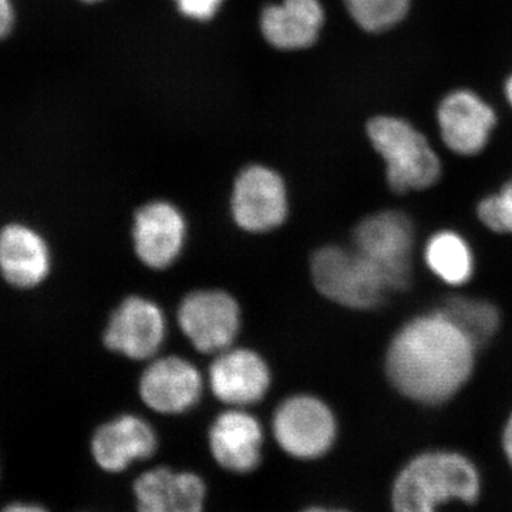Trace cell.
<instances>
[{
  "label": "cell",
  "mask_w": 512,
  "mask_h": 512,
  "mask_svg": "<svg viewBox=\"0 0 512 512\" xmlns=\"http://www.w3.org/2000/svg\"><path fill=\"white\" fill-rule=\"evenodd\" d=\"M478 218L497 234H512V180L478 204Z\"/></svg>",
  "instance_id": "obj_22"
},
{
  "label": "cell",
  "mask_w": 512,
  "mask_h": 512,
  "mask_svg": "<svg viewBox=\"0 0 512 512\" xmlns=\"http://www.w3.org/2000/svg\"><path fill=\"white\" fill-rule=\"evenodd\" d=\"M476 349L443 311L417 316L394 335L386 372L394 389L423 406H439L470 379Z\"/></svg>",
  "instance_id": "obj_1"
},
{
  "label": "cell",
  "mask_w": 512,
  "mask_h": 512,
  "mask_svg": "<svg viewBox=\"0 0 512 512\" xmlns=\"http://www.w3.org/2000/svg\"><path fill=\"white\" fill-rule=\"evenodd\" d=\"M313 284L329 301L367 311L382 305L390 291L382 272L355 248L323 247L311 259Z\"/></svg>",
  "instance_id": "obj_4"
},
{
  "label": "cell",
  "mask_w": 512,
  "mask_h": 512,
  "mask_svg": "<svg viewBox=\"0 0 512 512\" xmlns=\"http://www.w3.org/2000/svg\"><path fill=\"white\" fill-rule=\"evenodd\" d=\"M16 10L13 0H0V40L10 35L15 26Z\"/></svg>",
  "instance_id": "obj_24"
},
{
  "label": "cell",
  "mask_w": 512,
  "mask_h": 512,
  "mask_svg": "<svg viewBox=\"0 0 512 512\" xmlns=\"http://www.w3.org/2000/svg\"><path fill=\"white\" fill-rule=\"evenodd\" d=\"M181 332L201 353L231 348L241 329V309L229 293L218 289L191 292L177 313Z\"/></svg>",
  "instance_id": "obj_7"
},
{
  "label": "cell",
  "mask_w": 512,
  "mask_h": 512,
  "mask_svg": "<svg viewBox=\"0 0 512 512\" xmlns=\"http://www.w3.org/2000/svg\"><path fill=\"white\" fill-rule=\"evenodd\" d=\"M505 96H507L508 103L512 106V76L508 79V82L505 83Z\"/></svg>",
  "instance_id": "obj_28"
},
{
  "label": "cell",
  "mask_w": 512,
  "mask_h": 512,
  "mask_svg": "<svg viewBox=\"0 0 512 512\" xmlns=\"http://www.w3.org/2000/svg\"><path fill=\"white\" fill-rule=\"evenodd\" d=\"M200 370L178 356L154 360L141 375L138 392L153 412L174 416L191 410L202 396Z\"/></svg>",
  "instance_id": "obj_13"
},
{
  "label": "cell",
  "mask_w": 512,
  "mask_h": 512,
  "mask_svg": "<svg viewBox=\"0 0 512 512\" xmlns=\"http://www.w3.org/2000/svg\"><path fill=\"white\" fill-rule=\"evenodd\" d=\"M299 512H352L349 510H345V508L340 507H330V505H309V507L303 508L302 511Z\"/></svg>",
  "instance_id": "obj_27"
},
{
  "label": "cell",
  "mask_w": 512,
  "mask_h": 512,
  "mask_svg": "<svg viewBox=\"0 0 512 512\" xmlns=\"http://www.w3.org/2000/svg\"><path fill=\"white\" fill-rule=\"evenodd\" d=\"M352 18L367 32L379 33L402 22L410 0H345Z\"/></svg>",
  "instance_id": "obj_21"
},
{
  "label": "cell",
  "mask_w": 512,
  "mask_h": 512,
  "mask_svg": "<svg viewBox=\"0 0 512 512\" xmlns=\"http://www.w3.org/2000/svg\"><path fill=\"white\" fill-rule=\"evenodd\" d=\"M208 382L220 402L242 409L264 399L271 387V370L254 350L228 348L212 362Z\"/></svg>",
  "instance_id": "obj_15"
},
{
  "label": "cell",
  "mask_w": 512,
  "mask_h": 512,
  "mask_svg": "<svg viewBox=\"0 0 512 512\" xmlns=\"http://www.w3.org/2000/svg\"><path fill=\"white\" fill-rule=\"evenodd\" d=\"M167 322L160 306L143 296H128L114 309L104 330V346L133 360L151 359L163 346Z\"/></svg>",
  "instance_id": "obj_9"
},
{
  "label": "cell",
  "mask_w": 512,
  "mask_h": 512,
  "mask_svg": "<svg viewBox=\"0 0 512 512\" xmlns=\"http://www.w3.org/2000/svg\"><path fill=\"white\" fill-rule=\"evenodd\" d=\"M503 450L505 457H507L508 463L512 468V413L508 417L507 423H505L503 433Z\"/></svg>",
  "instance_id": "obj_26"
},
{
  "label": "cell",
  "mask_w": 512,
  "mask_h": 512,
  "mask_svg": "<svg viewBox=\"0 0 512 512\" xmlns=\"http://www.w3.org/2000/svg\"><path fill=\"white\" fill-rule=\"evenodd\" d=\"M53 258L47 239L22 222L0 228V275L6 284L29 291L45 284Z\"/></svg>",
  "instance_id": "obj_16"
},
{
  "label": "cell",
  "mask_w": 512,
  "mask_h": 512,
  "mask_svg": "<svg viewBox=\"0 0 512 512\" xmlns=\"http://www.w3.org/2000/svg\"><path fill=\"white\" fill-rule=\"evenodd\" d=\"M272 434L286 456L298 461H315L335 446L338 420L323 400L298 394L284 400L275 410Z\"/></svg>",
  "instance_id": "obj_5"
},
{
  "label": "cell",
  "mask_w": 512,
  "mask_h": 512,
  "mask_svg": "<svg viewBox=\"0 0 512 512\" xmlns=\"http://www.w3.org/2000/svg\"><path fill=\"white\" fill-rule=\"evenodd\" d=\"M83 2L94 3V2H100V0H83Z\"/></svg>",
  "instance_id": "obj_29"
},
{
  "label": "cell",
  "mask_w": 512,
  "mask_h": 512,
  "mask_svg": "<svg viewBox=\"0 0 512 512\" xmlns=\"http://www.w3.org/2000/svg\"><path fill=\"white\" fill-rule=\"evenodd\" d=\"M481 477L470 458L450 450L413 457L394 478L393 512H440L451 503H476Z\"/></svg>",
  "instance_id": "obj_2"
},
{
  "label": "cell",
  "mask_w": 512,
  "mask_h": 512,
  "mask_svg": "<svg viewBox=\"0 0 512 512\" xmlns=\"http://www.w3.org/2000/svg\"><path fill=\"white\" fill-rule=\"evenodd\" d=\"M181 13L191 19L208 20L217 13L224 0H175Z\"/></svg>",
  "instance_id": "obj_23"
},
{
  "label": "cell",
  "mask_w": 512,
  "mask_h": 512,
  "mask_svg": "<svg viewBox=\"0 0 512 512\" xmlns=\"http://www.w3.org/2000/svg\"><path fill=\"white\" fill-rule=\"evenodd\" d=\"M353 248L382 272L390 291H403L412 279L414 227L399 211L363 218L353 229Z\"/></svg>",
  "instance_id": "obj_6"
},
{
  "label": "cell",
  "mask_w": 512,
  "mask_h": 512,
  "mask_svg": "<svg viewBox=\"0 0 512 512\" xmlns=\"http://www.w3.org/2000/svg\"><path fill=\"white\" fill-rule=\"evenodd\" d=\"M367 134L386 163L387 183L393 191L404 194L437 183L440 158L412 124L397 117H376L367 124Z\"/></svg>",
  "instance_id": "obj_3"
},
{
  "label": "cell",
  "mask_w": 512,
  "mask_h": 512,
  "mask_svg": "<svg viewBox=\"0 0 512 512\" xmlns=\"http://www.w3.org/2000/svg\"><path fill=\"white\" fill-rule=\"evenodd\" d=\"M323 20L319 0H284L264 10L261 29L265 39L278 49H305L318 39Z\"/></svg>",
  "instance_id": "obj_18"
},
{
  "label": "cell",
  "mask_w": 512,
  "mask_h": 512,
  "mask_svg": "<svg viewBox=\"0 0 512 512\" xmlns=\"http://www.w3.org/2000/svg\"><path fill=\"white\" fill-rule=\"evenodd\" d=\"M154 427L136 414H121L94 431L90 450L96 466L107 474H121L158 450Z\"/></svg>",
  "instance_id": "obj_11"
},
{
  "label": "cell",
  "mask_w": 512,
  "mask_h": 512,
  "mask_svg": "<svg viewBox=\"0 0 512 512\" xmlns=\"http://www.w3.org/2000/svg\"><path fill=\"white\" fill-rule=\"evenodd\" d=\"M235 224L252 234L281 227L288 217L285 183L275 171L251 165L238 175L231 198Z\"/></svg>",
  "instance_id": "obj_8"
},
{
  "label": "cell",
  "mask_w": 512,
  "mask_h": 512,
  "mask_svg": "<svg viewBox=\"0 0 512 512\" xmlns=\"http://www.w3.org/2000/svg\"><path fill=\"white\" fill-rule=\"evenodd\" d=\"M448 318L473 340L474 345L481 346L490 342L501 325L500 311L493 303L470 296H453L444 302L440 309Z\"/></svg>",
  "instance_id": "obj_20"
},
{
  "label": "cell",
  "mask_w": 512,
  "mask_h": 512,
  "mask_svg": "<svg viewBox=\"0 0 512 512\" xmlns=\"http://www.w3.org/2000/svg\"><path fill=\"white\" fill-rule=\"evenodd\" d=\"M437 120L441 138L453 153L476 156L497 123L494 110L470 90H457L441 101Z\"/></svg>",
  "instance_id": "obj_17"
},
{
  "label": "cell",
  "mask_w": 512,
  "mask_h": 512,
  "mask_svg": "<svg viewBox=\"0 0 512 512\" xmlns=\"http://www.w3.org/2000/svg\"><path fill=\"white\" fill-rule=\"evenodd\" d=\"M185 238L187 222L183 212L171 202H148L134 215V251L148 268H170L180 258Z\"/></svg>",
  "instance_id": "obj_12"
},
{
  "label": "cell",
  "mask_w": 512,
  "mask_h": 512,
  "mask_svg": "<svg viewBox=\"0 0 512 512\" xmlns=\"http://www.w3.org/2000/svg\"><path fill=\"white\" fill-rule=\"evenodd\" d=\"M131 491L137 512H205L208 500L200 474L165 466L141 473Z\"/></svg>",
  "instance_id": "obj_14"
},
{
  "label": "cell",
  "mask_w": 512,
  "mask_h": 512,
  "mask_svg": "<svg viewBox=\"0 0 512 512\" xmlns=\"http://www.w3.org/2000/svg\"><path fill=\"white\" fill-rule=\"evenodd\" d=\"M264 429L255 416L244 409L221 413L208 431V448L218 467L235 476L258 470L264 457Z\"/></svg>",
  "instance_id": "obj_10"
},
{
  "label": "cell",
  "mask_w": 512,
  "mask_h": 512,
  "mask_svg": "<svg viewBox=\"0 0 512 512\" xmlns=\"http://www.w3.org/2000/svg\"><path fill=\"white\" fill-rule=\"evenodd\" d=\"M424 259L430 271L451 286L467 284L476 268L470 245L450 229L431 235L424 248Z\"/></svg>",
  "instance_id": "obj_19"
},
{
  "label": "cell",
  "mask_w": 512,
  "mask_h": 512,
  "mask_svg": "<svg viewBox=\"0 0 512 512\" xmlns=\"http://www.w3.org/2000/svg\"><path fill=\"white\" fill-rule=\"evenodd\" d=\"M0 512H49V510L40 504L15 501V503L6 505V507Z\"/></svg>",
  "instance_id": "obj_25"
}]
</instances>
